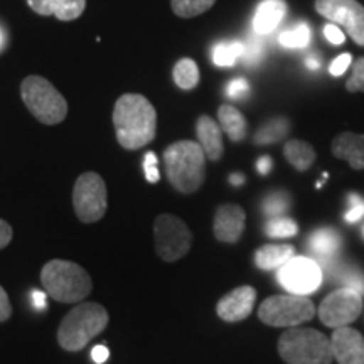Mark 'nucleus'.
Segmentation results:
<instances>
[{
    "instance_id": "obj_1",
    "label": "nucleus",
    "mask_w": 364,
    "mask_h": 364,
    "mask_svg": "<svg viewBox=\"0 0 364 364\" xmlns=\"http://www.w3.org/2000/svg\"><path fill=\"white\" fill-rule=\"evenodd\" d=\"M117 140L127 150H139L156 139L157 112L142 95L127 93L113 108Z\"/></svg>"
},
{
    "instance_id": "obj_2",
    "label": "nucleus",
    "mask_w": 364,
    "mask_h": 364,
    "mask_svg": "<svg viewBox=\"0 0 364 364\" xmlns=\"http://www.w3.org/2000/svg\"><path fill=\"white\" fill-rule=\"evenodd\" d=\"M167 179L177 193L193 194L203 186L206 177V154L193 140H179L164 152Z\"/></svg>"
},
{
    "instance_id": "obj_3",
    "label": "nucleus",
    "mask_w": 364,
    "mask_h": 364,
    "mask_svg": "<svg viewBox=\"0 0 364 364\" xmlns=\"http://www.w3.org/2000/svg\"><path fill=\"white\" fill-rule=\"evenodd\" d=\"M108 311L97 302H83L63 317L58 329V343L65 351L78 353L90 341L107 329Z\"/></svg>"
},
{
    "instance_id": "obj_4",
    "label": "nucleus",
    "mask_w": 364,
    "mask_h": 364,
    "mask_svg": "<svg viewBox=\"0 0 364 364\" xmlns=\"http://www.w3.org/2000/svg\"><path fill=\"white\" fill-rule=\"evenodd\" d=\"M41 284L46 294L61 304H75L88 297L93 290L90 273L78 263L51 260L41 270Z\"/></svg>"
},
{
    "instance_id": "obj_5",
    "label": "nucleus",
    "mask_w": 364,
    "mask_h": 364,
    "mask_svg": "<svg viewBox=\"0 0 364 364\" xmlns=\"http://www.w3.org/2000/svg\"><path fill=\"white\" fill-rule=\"evenodd\" d=\"M279 354L287 364H332L331 338L316 329L290 327L279 339Z\"/></svg>"
},
{
    "instance_id": "obj_6",
    "label": "nucleus",
    "mask_w": 364,
    "mask_h": 364,
    "mask_svg": "<svg viewBox=\"0 0 364 364\" xmlns=\"http://www.w3.org/2000/svg\"><path fill=\"white\" fill-rule=\"evenodd\" d=\"M21 97L27 110L44 125H58L68 115V103L43 76H27L21 85Z\"/></svg>"
},
{
    "instance_id": "obj_7",
    "label": "nucleus",
    "mask_w": 364,
    "mask_h": 364,
    "mask_svg": "<svg viewBox=\"0 0 364 364\" xmlns=\"http://www.w3.org/2000/svg\"><path fill=\"white\" fill-rule=\"evenodd\" d=\"M316 306L307 295H273L258 307V318L272 327H299L312 321Z\"/></svg>"
},
{
    "instance_id": "obj_8",
    "label": "nucleus",
    "mask_w": 364,
    "mask_h": 364,
    "mask_svg": "<svg viewBox=\"0 0 364 364\" xmlns=\"http://www.w3.org/2000/svg\"><path fill=\"white\" fill-rule=\"evenodd\" d=\"M73 206L81 223L102 220L108 208V193L103 177L97 172L81 174L73 189Z\"/></svg>"
},
{
    "instance_id": "obj_9",
    "label": "nucleus",
    "mask_w": 364,
    "mask_h": 364,
    "mask_svg": "<svg viewBox=\"0 0 364 364\" xmlns=\"http://www.w3.org/2000/svg\"><path fill=\"white\" fill-rule=\"evenodd\" d=\"M156 252L164 262H177L189 253L193 233L181 218L174 215H159L154 223Z\"/></svg>"
},
{
    "instance_id": "obj_10",
    "label": "nucleus",
    "mask_w": 364,
    "mask_h": 364,
    "mask_svg": "<svg viewBox=\"0 0 364 364\" xmlns=\"http://www.w3.org/2000/svg\"><path fill=\"white\" fill-rule=\"evenodd\" d=\"M317 312L322 324L327 327H332V329L346 327L353 324L361 316L363 297L361 294L349 289V287H341L322 300Z\"/></svg>"
},
{
    "instance_id": "obj_11",
    "label": "nucleus",
    "mask_w": 364,
    "mask_h": 364,
    "mask_svg": "<svg viewBox=\"0 0 364 364\" xmlns=\"http://www.w3.org/2000/svg\"><path fill=\"white\" fill-rule=\"evenodd\" d=\"M322 268L314 258L294 257L277 270V279L287 292L292 295H309L322 284Z\"/></svg>"
},
{
    "instance_id": "obj_12",
    "label": "nucleus",
    "mask_w": 364,
    "mask_h": 364,
    "mask_svg": "<svg viewBox=\"0 0 364 364\" xmlns=\"http://www.w3.org/2000/svg\"><path fill=\"white\" fill-rule=\"evenodd\" d=\"M316 11L364 46V7L358 0H316Z\"/></svg>"
},
{
    "instance_id": "obj_13",
    "label": "nucleus",
    "mask_w": 364,
    "mask_h": 364,
    "mask_svg": "<svg viewBox=\"0 0 364 364\" xmlns=\"http://www.w3.org/2000/svg\"><path fill=\"white\" fill-rule=\"evenodd\" d=\"M255 302H257V290L250 285L238 287V289L231 290L225 297L220 299L216 306V314L225 322H241L250 317L253 312Z\"/></svg>"
},
{
    "instance_id": "obj_14",
    "label": "nucleus",
    "mask_w": 364,
    "mask_h": 364,
    "mask_svg": "<svg viewBox=\"0 0 364 364\" xmlns=\"http://www.w3.org/2000/svg\"><path fill=\"white\" fill-rule=\"evenodd\" d=\"M332 356L338 364H364V338L353 327H338L331 336Z\"/></svg>"
},
{
    "instance_id": "obj_15",
    "label": "nucleus",
    "mask_w": 364,
    "mask_h": 364,
    "mask_svg": "<svg viewBox=\"0 0 364 364\" xmlns=\"http://www.w3.org/2000/svg\"><path fill=\"white\" fill-rule=\"evenodd\" d=\"M245 223H247V215L243 208L231 203L221 204L216 209L215 223H213L216 240L221 243H238L245 231Z\"/></svg>"
},
{
    "instance_id": "obj_16",
    "label": "nucleus",
    "mask_w": 364,
    "mask_h": 364,
    "mask_svg": "<svg viewBox=\"0 0 364 364\" xmlns=\"http://www.w3.org/2000/svg\"><path fill=\"white\" fill-rule=\"evenodd\" d=\"M341 245H343V238L332 228H318V230L309 236L307 241V247L314 257H316V262L321 268L329 265L334 260L336 255L339 253Z\"/></svg>"
},
{
    "instance_id": "obj_17",
    "label": "nucleus",
    "mask_w": 364,
    "mask_h": 364,
    "mask_svg": "<svg viewBox=\"0 0 364 364\" xmlns=\"http://www.w3.org/2000/svg\"><path fill=\"white\" fill-rule=\"evenodd\" d=\"M196 135H198L199 145H201L206 159L218 162L225 154V144H223V130L216 120L211 117L201 115L196 124Z\"/></svg>"
},
{
    "instance_id": "obj_18",
    "label": "nucleus",
    "mask_w": 364,
    "mask_h": 364,
    "mask_svg": "<svg viewBox=\"0 0 364 364\" xmlns=\"http://www.w3.org/2000/svg\"><path fill=\"white\" fill-rule=\"evenodd\" d=\"M332 154L356 171L364 169V134L343 132L332 140Z\"/></svg>"
},
{
    "instance_id": "obj_19",
    "label": "nucleus",
    "mask_w": 364,
    "mask_h": 364,
    "mask_svg": "<svg viewBox=\"0 0 364 364\" xmlns=\"http://www.w3.org/2000/svg\"><path fill=\"white\" fill-rule=\"evenodd\" d=\"M287 14L284 0H262L253 17V33L265 38L279 27Z\"/></svg>"
},
{
    "instance_id": "obj_20",
    "label": "nucleus",
    "mask_w": 364,
    "mask_h": 364,
    "mask_svg": "<svg viewBox=\"0 0 364 364\" xmlns=\"http://www.w3.org/2000/svg\"><path fill=\"white\" fill-rule=\"evenodd\" d=\"M39 16H54L59 21H75L85 12L86 0H27Z\"/></svg>"
},
{
    "instance_id": "obj_21",
    "label": "nucleus",
    "mask_w": 364,
    "mask_h": 364,
    "mask_svg": "<svg viewBox=\"0 0 364 364\" xmlns=\"http://www.w3.org/2000/svg\"><path fill=\"white\" fill-rule=\"evenodd\" d=\"M295 257V248L292 245H263L255 252V265L260 270H279L290 258Z\"/></svg>"
},
{
    "instance_id": "obj_22",
    "label": "nucleus",
    "mask_w": 364,
    "mask_h": 364,
    "mask_svg": "<svg viewBox=\"0 0 364 364\" xmlns=\"http://www.w3.org/2000/svg\"><path fill=\"white\" fill-rule=\"evenodd\" d=\"M218 124H220L223 134L233 142H241L247 136V118L238 108L230 107V105H221L218 110Z\"/></svg>"
},
{
    "instance_id": "obj_23",
    "label": "nucleus",
    "mask_w": 364,
    "mask_h": 364,
    "mask_svg": "<svg viewBox=\"0 0 364 364\" xmlns=\"http://www.w3.org/2000/svg\"><path fill=\"white\" fill-rule=\"evenodd\" d=\"M284 156L299 172H306L316 162V150L304 140H289L284 145Z\"/></svg>"
},
{
    "instance_id": "obj_24",
    "label": "nucleus",
    "mask_w": 364,
    "mask_h": 364,
    "mask_svg": "<svg viewBox=\"0 0 364 364\" xmlns=\"http://www.w3.org/2000/svg\"><path fill=\"white\" fill-rule=\"evenodd\" d=\"M245 54V43L241 41H221L213 48V61L220 68H231L236 59Z\"/></svg>"
},
{
    "instance_id": "obj_25",
    "label": "nucleus",
    "mask_w": 364,
    "mask_h": 364,
    "mask_svg": "<svg viewBox=\"0 0 364 364\" xmlns=\"http://www.w3.org/2000/svg\"><path fill=\"white\" fill-rule=\"evenodd\" d=\"M172 76H174L176 85L179 86L181 90H188V91L194 90L199 83V78H201V76H199L198 65H196V61H193V59L189 58H182L176 63Z\"/></svg>"
},
{
    "instance_id": "obj_26",
    "label": "nucleus",
    "mask_w": 364,
    "mask_h": 364,
    "mask_svg": "<svg viewBox=\"0 0 364 364\" xmlns=\"http://www.w3.org/2000/svg\"><path fill=\"white\" fill-rule=\"evenodd\" d=\"M289 127L290 125L287 118H272L270 122H267V124L257 132V135H255V144L267 145L280 142V140L289 134Z\"/></svg>"
},
{
    "instance_id": "obj_27",
    "label": "nucleus",
    "mask_w": 364,
    "mask_h": 364,
    "mask_svg": "<svg viewBox=\"0 0 364 364\" xmlns=\"http://www.w3.org/2000/svg\"><path fill=\"white\" fill-rule=\"evenodd\" d=\"M216 4V0H171V7L177 17L191 19L208 12Z\"/></svg>"
},
{
    "instance_id": "obj_28",
    "label": "nucleus",
    "mask_w": 364,
    "mask_h": 364,
    "mask_svg": "<svg viewBox=\"0 0 364 364\" xmlns=\"http://www.w3.org/2000/svg\"><path fill=\"white\" fill-rule=\"evenodd\" d=\"M311 27L307 24H304V22H300L292 29L285 31V33L280 34V44L285 46V48L289 49H304L307 48L309 43H311Z\"/></svg>"
},
{
    "instance_id": "obj_29",
    "label": "nucleus",
    "mask_w": 364,
    "mask_h": 364,
    "mask_svg": "<svg viewBox=\"0 0 364 364\" xmlns=\"http://www.w3.org/2000/svg\"><path fill=\"white\" fill-rule=\"evenodd\" d=\"M299 233V225L287 216L270 218L265 225V235L270 238H292Z\"/></svg>"
},
{
    "instance_id": "obj_30",
    "label": "nucleus",
    "mask_w": 364,
    "mask_h": 364,
    "mask_svg": "<svg viewBox=\"0 0 364 364\" xmlns=\"http://www.w3.org/2000/svg\"><path fill=\"white\" fill-rule=\"evenodd\" d=\"M289 206H290L289 194L279 191V193H273L265 199V203H263V213H265V216L268 218H277L284 215L287 209H289Z\"/></svg>"
},
{
    "instance_id": "obj_31",
    "label": "nucleus",
    "mask_w": 364,
    "mask_h": 364,
    "mask_svg": "<svg viewBox=\"0 0 364 364\" xmlns=\"http://www.w3.org/2000/svg\"><path fill=\"white\" fill-rule=\"evenodd\" d=\"M263 54H265V41H263L262 36L255 34V38H252L245 44V61H247V65L252 66L255 63L260 61Z\"/></svg>"
},
{
    "instance_id": "obj_32",
    "label": "nucleus",
    "mask_w": 364,
    "mask_h": 364,
    "mask_svg": "<svg viewBox=\"0 0 364 364\" xmlns=\"http://www.w3.org/2000/svg\"><path fill=\"white\" fill-rule=\"evenodd\" d=\"M339 280L343 282L344 287H349V289L356 290L359 294H364V275L359 270H353L351 267H339Z\"/></svg>"
},
{
    "instance_id": "obj_33",
    "label": "nucleus",
    "mask_w": 364,
    "mask_h": 364,
    "mask_svg": "<svg viewBox=\"0 0 364 364\" xmlns=\"http://www.w3.org/2000/svg\"><path fill=\"white\" fill-rule=\"evenodd\" d=\"M346 90L349 93H358L364 91V58H359L353 65V75L346 83Z\"/></svg>"
},
{
    "instance_id": "obj_34",
    "label": "nucleus",
    "mask_w": 364,
    "mask_h": 364,
    "mask_svg": "<svg viewBox=\"0 0 364 364\" xmlns=\"http://www.w3.org/2000/svg\"><path fill=\"white\" fill-rule=\"evenodd\" d=\"M364 216V198L358 194H349V209L346 211L344 220L348 223H356Z\"/></svg>"
},
{
    "instance_id": "obj_35",
    "label": "nucleus",
    "mask_w": 364,
    "mask_h": 364,
    "mask_svg": "<svg viewBox=\"0 0 364 364\" xmlns=\"http://www.w3.org/2000/svg\"><path fill=\"white\" fill-rule=\"evenodd\" d=\"M157 156L154 152L145 154V162H144V171H145V179L152 184H156L161 179V174H159L157 169Z\"/></svg>"
},
{
    "instance_id": "obj_36",
    "label": "nucleus",
    "mask_w": 364,
    "mask_h": 364,
    "mask_svg": "<svg viewBox=\"0 0 364 364\" xmlns=\"http://www.w3.org/2000/svg\"><path fill=\"white\" fill-rule=\"evenodd\" d=\"M248 91H250V85L245 78H235L230 85L226 86V95L230 98H235V100L243 98Z\"/></svg>"
},
{
    "instance_id": "obj_37",
    "label": "nucleus",
    "mask_w": 364,
    "mask_h": 364,
    "mask_svg": "<svg viewBox=\"0 0 364 364\" xmlns=\"http://www.w3.org/2000/svg\"><path fill=\"white\" fill-rule=\"evenodd\" d=\"M351 63H353V56L351 54H341V56H338L334 59V61L331 63V68H329V71H331V75L332 76H343L346 71H348V68L351 66Z\"/></svg>"
},
{
    "instance_id": "obj_38",
    "label": "nucleus",
    "mask_w": 364,
    "mask_h": 364,
    "mask_svg": "<svg viewBox=\"0 0 364 364\" xmlns=\"http://www.w3.org/2000/svg\"><path fill=\"white\" fill-rule=\"evenodd\" d=\"M324 36H326V39L334 46L344 44V41H346V36L343 31H341L336 24H332V22L324 27Z\"/></svg>"
},
{
    "instance_id": "obj_39",
    "label": "nucleus",
    "mask_w": 364,
    "mask_h": 364,
    "mask_svg": "<svg viewBox=\"0 0 364 364\" xmlns=\"http://www.w3.org/2000/svg\"><path fill=\"white\" fill-rule=\"evenodd\" d=\"M11 316H12L11 300H9V295H7L6 290L0 287V322L7 321V318Z\"/></svg>"
},
{
    "instance_id": "obj_40",
    "label": "nucleus",
    "mask_w": 364,
    "mask_h": 364,
    "mask_svg": "<svg viewBox=\"0 0 364 364\" xmlns=\"http://www.w3.org/2000/svg\"><path fill=\"white\" fill-rule=\"evenodd\" d=\"M12 236H14L12 226L9 225L7 221L0 220V250H4L9 243H11Z\"/></svg>"
},
{
    "instance_id": "obj_41",
    "label": "nucleus",
    "mask_w": 364,
    "mask_h": 364,
    "mask_svg": "<svg viewBox=\"0 0 364 364\" xmlns=\"http://www.w3.org/2000/svg\"><path fill=\"white\" fill-rule=\"evenodd\" d=\"M91 358H93V361L97 364H103L108 358H110V351H108V349L102 344L95 346L93 351H91Z\"/></svg>"
},
{
    "instance_id": "obj_42",
    "label": "nucleus",
    "mask_w": 364,
    "mask_h": 364,
    "mask_svg": "<svg viewBox=\"0 0 364 364\" xmlns=\"http://www.w3.org/2000/svg\"><path fill=\"white\" fill-rule=\"evenodd\" d=\"M272 167H273V161H272V157L263 156V157L258 159V162H257V171L260 172L262 176H267L268 172L272 171Z\"/></svg>"
},
{
    "instance_id": "obj_43",
    "label": "nucleus",
    "mask_w": 364,
    "mask_h": 364,
    "mask_svg": "<svg viewBox=\"0 0 364 364\" xmlns=\"http://www.w3.org/2000/svg\"><path fill=\"white\" fill-rule=\"evenodd\" d=\"M34 306L39 309V311H43V309L46 307V294L44 292H34Z\"/></svg>"
},
{
    "instance_id": "obj_44",
    "label": "nucleus",
    "mask_w": 364,
    "mask_h": 364,
    "mask_svg": "<svg viewBox=\"0 0 364 364\" xmlns=\"http://www.w3.org/2000/svg\"><path fill=\"white\" fill-rule=\"evenodd\" d=\"M306 65H307L309 70H318V66H321V61H318L317 56H311V58H307Z\"/></svg>"
},
{
    "instance_id": "obj_45",
    "label": "nucleus",
    "mask_w": 364,
    "mask_h": 364,
    "mask_svg": "<svg viewBox=\"0 0 364 364\" xmlns=\"http://www.w3.org/2000/svg\"><path fill=\"white\" fill-rule=\"evenodd\" d=\"M230 182H231V184H233V186H241V184H243V182H245V177L241 176V174H233V176L230 177Z\"/></svg>"
},
{
    "instance_id": "obj_46",
    "label": "nucleus",
    "mask_w": 364,
    "mask_h": 364,
    "mask_svg": "<svg viewBox=\"0 0 364 364\" xmlns=\"http://www.w3.org/2000/svg\"><path fill=\"white\" fill-rule=\"evenodd\" d=\"M2 43H4V36L0 33V48H2Z\"/></svg>"
}]
</instances>
